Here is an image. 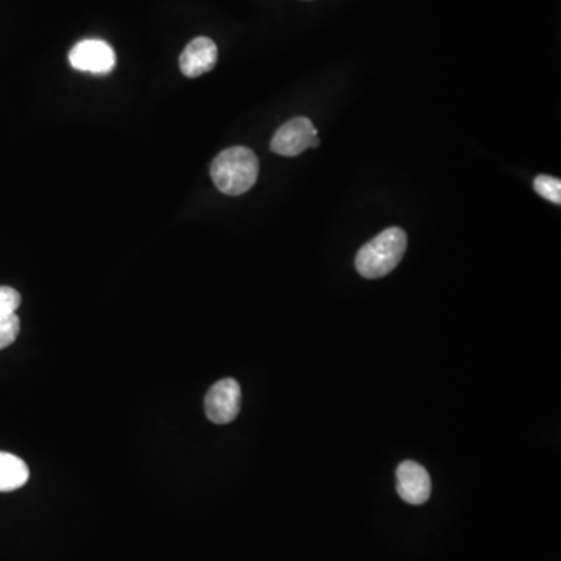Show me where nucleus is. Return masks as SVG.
Segmentation results:
<instances>
[{"label": "nucleus", "mask_w": 561, "mask_h": 561, "mask_svg": "<svg viewBox=\"0 0 561 561\" xmlns=\"http://www.w3.org/2000/svg\"><path fill=\"white\" fill-rule=\"evenodd\" d=\"M259 175L258 156L247 147L223 150L211 166V178L222 194L237 197L255 186Z\"/></svg>", "instance_id": "f257e3e1"}, {"label": "nucleus", "mask_w": 561, "mask_h": 561, "mask_svg": "<svg viewBox=\"0 0 561 561\" xmlns=\"http://www.w3.org/2000/svg\"><path fill=\"white\" fill-rule=\"evenodd\" d=\"M407 250V234L393 226L360 248L356 269L367 279L384 278L403 261Z\"/></svg>", "instance_id": "f03ea898"}, {"label": "nucleus", "mask_w": 561, "mask_h": 561, "mask_svg": "<svg viewBox=\"0 0 561 561\" xmlns=\"http://www.w3.org/2000/svg\"><path fill=\"white\" fill-rule=\"evenodd\" d=\"M320 145L317 128L307 117H295L276 131L270 149L276 155L298 156Z\"/></svg>", "instance_id": "7ed1b4c3"}, {"label": "nucleus", "mask_w": 561, "mask_h": 561, "mask_svg": "<svg viewBox=\"0 0 561 561\" xmlns=\"http://www.w3.org/2000/svg\"><path fill=\"white\" fill-rule=\"evenodd\" d=\"M69 63L77 71L96 75L110 74L116 68V53L105 41L86 39L72 47Z\"/></svg>", "instance_id": "20e7f679"}, {"label": "nucleus", "mask_w": 561, "mask_h": 561, "mask_svg": "<svg viewBox=\"0 0 561 561\" xmlns=\"http://www.w3.org/2000/svg\"><path fill=\"white\" fill-rule=\"evenodd\" d=\"M240 385L226 378L212 385L205 399L206 417L216 424H228L236 420L240 412Z\"/></svg>", "instance_id": "39448f33"}, {"label": "nucleus", "mask_w": 561, "mask_h": 561, "mask_svg": "<svg viewBox=\"0 0 561 561\" xmlns=\"http://www.w3.org/2000/svg\"><path fill=\"white\" fill-rule=\"evenodd\" d=\"M396 490L404 502L421 505L431 498V476L420 463L406 460L396 470Z\"/></svg>", "instance_id": "423d86ee"}, {"label": "nucleus", "mask_w": 561, "mask_h": 561, "mask_svg": "<svg viewBox=\"0 0 561 561\" xmlns=\"http://www.w3.org/2000/svg\"><path fill=\"white\" fill-rule=\"evenodd\" d=\"M219 50L216 43L206 36L195 38L187 44L180 57V68L186 77L195 78L212 71L217 64Z\"/></svg>", "instance_id": "0eeeda50"}, {"label": "nucleus", "mask_w": 561, "mask_h": 561, "mask_svg": "<svg viewBox=\"0 0 561 561\" xmlns=\"http://www.w3.org/2000/svg\"><path fill=\"white\" fill-rule=\"evenodd\" d=\"M29 466L19 457L0 452V491H13L24 487L29 480Z\"/></svg>", "instance_id": "6e6552de"}, {"label": "nucleus", "mask_w": 561, "mask_h": 561, "mask_svg": "<svg viewBox=\"0 0 561 561\" xmlns=\"http://www.w3.org/2000/svg\"><path fill=\"white\" fill-rule=\"evenodd\" d=\"M533 187L541 197L555 203V205H561V181L558 178L540 175V177L535 178Z\"/></svg>", "instance_id": "1a4fd4ad"}, {"label": "nucleus", "mask_w": 561, "mask_h": 561, "mask_svg": "<svg viewBox=\"0 0 561 561\" xmlns=\"http://www.w3.org/2000/svg\"><path fill=\"white\" fill-rule=\"evenodd\" d=\"M21 331V322L16 314L0 317V350H4L11 343H15Z\"/></svg>", "instance_id": "9d476101"}, {"label": "nucleus", "mask_w": 561, "mask_h": 561, "mask_svg": "<svg viewBox=\"0 0 561 561\" xmlns=\"http://www.w3.org/2000/svg\"><path fill=\"white\" fill-rule=\"evenodd\" d=\"M21 306V295L13 287L0 286V317L16 314Z\"/></svg>", "instance_id": "9b49d317"}]
</instances>
